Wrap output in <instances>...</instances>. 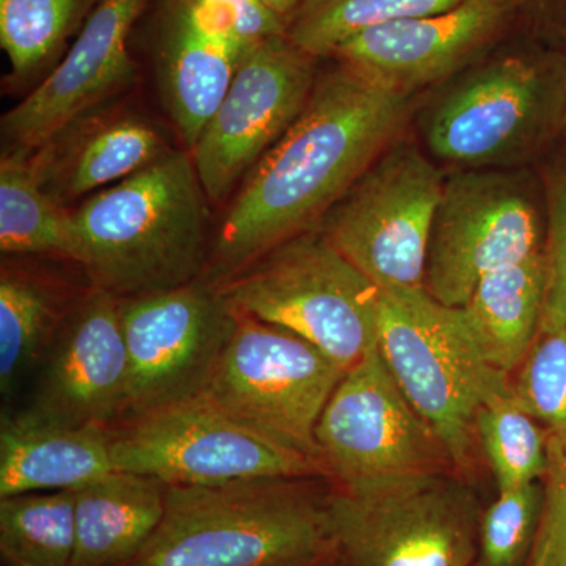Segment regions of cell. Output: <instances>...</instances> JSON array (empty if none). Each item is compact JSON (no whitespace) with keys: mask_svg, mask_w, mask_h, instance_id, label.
Instances as JSON below:
<instances>
[{"mask_svg":"<svg viewBox=\"0 0 566 566\" xmlns=\"http://www.w3.org/2000/svg\"><path fill=\"white\" fill-rule=\"evenodd\" d=\"M542 516L526 566H566V455L549 457Z\"/></svg>","mask_w":566,"mask_h":566,"instance_id":"obj_31","label":"cell"},{"mask_svg":"<svg viewBox=\"0 0 566 566\" xmlns=\"http://www.w3.org/2000/svg\"><path fill=\"white\" fill-rule=\"evenodd\" d=\"M475 566H476V564H475Z\"/></svg>","mask_w":566,"mask_h":566,"instance_id":"obj_37","label":"cell"},{"mask_svg":"<svg viewBox=\"0 0 566 566\" xmlns=\"http://www.w3.org/2000/svg\"><path fill=\"white\" fill-rule=\"evenodd\" d=\"M545 490L538 483L501 491L480 517L476 566H526Z\"/></svg>","mask_w":566,"mask_h":566,"instance_id":"obj_30","label":"cell"},{"mask_svg":"<svg viewBox=\"0 0 566 566\" xmlns=\"http://www.w3.org/2000/svg\"><path fill=\"white\" fill-rule=\"evenodd\" d=\"M31 415L69 427L120 422L128 405V353L120 300L93 290L66 315L50 353Z\"/></svg>","mask_w":566,"mask_h":566,"instance_id":"obj_16","label":"cell"},{"mask_svg":"<svg viewBox=\"0 0 566 566\" xmlns=\"http://www.w3.org/2000/svg\"><path fill=\"white\" fill-rule=\"evenodd\" d=\"M167 485L112 474L74 490L73 566H126L150 542L166 512Z\"/></svg>","mask_w":566,"mask_h":566,"instance_id":"obj_21","label":"cell"},{"mask_svg":"<svg viewBox=\"0 0 566 566\" xmlns=\"http://www.w3.org/2000/svg\"><path fill=\"white\" fill-rule=\"evenodd\" d=\"M464 0H303L286 24V36L312 57H333L357 33L455 9Z\"/></svg>","mask_w":566,"mask_h":566,"instance_id":"obj_26","label":"cell"},{"mask_svg":"<svg viewBox=\"0 0 566 566\" xmlns=\"http://www.w3.org/2000/svg\"><path fill=\"white\" fill-rule=\"evenodd\" d=\"M512 381L516 403L547 433L549 457L566 455V318L539 323Z\"/></svg>","mask_w":566,"mask_h":566,"instance_id":"obj_28","label":"cell"},{"mask_svg":"<svg viewBox=\"0 0 566 566\" xmlns=\"http://www.w3.org/2000/svg\"><path fill=\"white\" fill-rule=\"evenodd\" d=\"M109 430L115 472L148 476L167 486L331 479L319 458L233 419L199 394L122 420Z\"/></svg>","mask_w":566,"mask_h":566,"instance_id":"obj_6","label":"cell"},{"mask_svg":"<svg viewBox=\"0 0 566 566\" xmlns=\"http://www.w3.org/2000/svg\"><path fill=\"white\" fill-rule=\"evenodd\" d=\"M564 81H565V91H566V74H565V80Z\"/></svg>","mask_w":566,"mask_h":566,"instance_id":"obj_35","label":"cell"},{"mask_svg":"<svg viewBox=\"0 0 566 566\" xmlns=\"http://www.w3.org/2000/svg\"><path fill=\"white\" fill-rule=\"evenodd\" d=\"M248 52L192 0H167L158 40L159 87L189 151L221 106Z\"/></svg>","mask_w":566,"mask_h":566,"instance_id":"obj_18","label":"cell"},{"mask_svg":"<svg viewBox=\"0 0 566 566\" xmlns=\"http://www.w3.org/2000/svg\"><path fill=\"white\" fill-rule=\"evenodd\" d=\"M547 281L542 322L566 318V167L549 189V229H547Z\"/></svg>","mask_w":566,"mask_h":566,"instance_id":"obj_32","label":"cell"},{"mask_svg":"<svg viewBox=\"0 0 566 566\" xmlns=\"http://www.w3.org/2000/svg\"><path fill=\"white\" fill-rule=\"evenodd\" d=\"M311 479L167 486L166 512L126 566H323L337 558Z\"/></svg>","mask_w":566,"mask_h":566,"instance_id":"obj_3","label":"cell"},{"mask_svg":"<svg viewBox=\"0 0 566 566\" xmlns=\"http://www.w3.org/2000/svg\"><path fill=\"white\" fill-rule=\"evenodd\" d=\"M233 33L245 50L273 36L285 35L286 24L263 0H192Z\"/></svg>","mask_w":566,"mask_h":566,"instance_id":"obj_33","label":"cell"},{"mask_svg":"<svg viewBox=\"0 0 566 566\" xmlns=\"http://www.w3.org/2000/svg\"><path fill=\"white\" fill-rule=\"evenodd\" d=\"M71 308L39 277L3 266L0 275V387L9 394L50 353Z\"/></svg>","mask_w":566,"mask_h":566,"instance_id":"obj_24","label":"cell"},{"mask_svg":"<svg viewBox=\"0 0 566 566\" xmlns=\"http://www.w3.org/2000/svg\"><path fill=\"white\" fill-rule=\"evenodd\" d=\"M172 151L163 134L137 115L91 112L29 158L41 188L66 207L139 174Z\"/></svg>","mask_w":566,"mask_h":566,"instance_id":"obj_19","label":"cell"},{"mask_svg":"<svg viewBox=\"0 0 566 566\" xmlns=\"http://www.w3.org/2000/svg\"><path fill=\"white\" fill-rule=\"evenodd\" d=\"M557 91L535 63L505 57L469 71L424 115L428 148L465 169H491L528 155L549 133Z\"/></svg>","mask_w":566,"mask_h":566,"instance_id":"obj_13","label":"cell"},{"mask_svg":"<svg viewBox=\"0 0 566 566\" xmlns=\"http://www.w3.org/2000/svg\"><path fill=\"white\" fill-rule=\"evenodd\" d=\"M264 6L268 7L275 17L281 18L285 24H289V21L292 20L294 11L300 9L303 0H263Z\"/></svg>","mask_w":566,"mask_h":566,"instance_id":"obj_34","label":"cell"},{"mask_svg":"<svg viewBox=\"0 0 566 566\" xmlns=\"http://www.w3.org/2000/svg\"><path fill=\"white\" fill-rule=\"evenodd\" d=\"M120 316L128 353L126 420L199 394L238 312L219 286L196 281L120 300Z\"/></svg>","mask_w":566,"mask_h":566,"instance_id":"obj_12","label":"cell"},{"mask_svg":"<svg viewBox=\"0 0 566 566\" xmlns=\"http://www.w3.org/2000/svg\"><path fill=\"white\" fill-rule=\"evenodd\" d=\"M545 251L485 275L460 307L465 329L488 365L510 375L534 345L545 305Z\"/></svg>","mask_w":566,"mask_h":566,"instance_id":"obj_22","label":"cell"},{"mask_svg":"<svg viewBox=\"0 0 566 566\" xmlns=\"http://www.w3.org/2000/svg\"><path fill=\"white\" fill-rule=\"evenodd\" d=\"M208 196L191 151L174 150L73 214L77 264L117 300L169 292L207 270Z\"/></svg>","mask_w":566,"mask_h":566,"instance_id":"obj_2","label":"cell"},{"mask_svg":"<svg viewBox=\"0 0 566 566\" xmlns=\"http://www.w3.org/2000/svg\"><path fill=\"white\" fill-rule=\"evenodd\" d=\"M542 251L534 197L517 175L465 169L444 180L428 245L424 290L463 307L485 275Z\"/></svg>","mask_w":566,"mask_h":566,"instance_id":"obj_11","label":"cell"},{"mask_svg":"<svg viewBox=\"0 0 566 566\" xmlns=\"http://www.w3.org/2000/svg\"><path fill=\"white\" fill-rule=\"evenodd\" d=\"M323 566H327V565H323Z\"/></svg>","mask_w":566,"mask_h":566,"instance_id":"obj_36","label":"cell"},{"mask_svg":"<svg viewBox=\"0 0 566 566\" xmlns=\"http://www.w3.org/2000/svg\"><path fill=\"white\" fill-rule=\"evenodd\" d=\"M315 57L289 36L262 41L244 55L221 106L192 148L210 202H222L245 172L292 128L311 98Z\"/></svg>","mask_w":566,"mask_h":566,"instance_id":"obj_14","label":"cell"},{"mask_svg":"<svg viewBox=\"0 0 566 566\" xmlns=\"http://www.w3.org/2000/svg\"><path fill=\"white\" fill-rule=\"evenodd\" d=\"M315 441L340 490L406 475H458L444 442L398 386L378 346L345 371L316 423Z\"/></svg>","mask_w":566,"mask_h":566,"instance_id":"obj_10","label":"cell"},{"mask_svg":"<svg viewBox=\"0 0 566 566\" xmlns=\"http://www.w3.org/2000/svg\"><path fill=\"white\" fill-rule=\"evenodd\" d=\"M344 375L300 335L238 312L199 395L233 419L322 460L316 423Z\"/></svg>","mask_w":566,"mask_h":566,"instance_id":"obj_9","label":"cell"},{"mask_svg":"<svg viewBox=\"0 0 566 566\" xmlns=\"http://www.w3.org/2000/svg\"><path fill=\"white\" fill-rule=\"evenodd\" d=\"M412 99L342 62L316 77L300 117L253 167L227 210L205 281L222 285L275 245L318 227L398 139Z\"/></svg>","mask_w":566,"mask_h":566,"instance_id":"obj_1","label":"cell"},{"mask_svg":"<svg viewBox=\"0 0 566 566\" xmlns=\"http://www.w3.org/2000/svg\"><path fill=\"white\" fill-rule=\"evenodd\" d=\"M378 348L408 400L442 439L458 475L472 468L480 408L512 392L476 352L460 307L424 289L381 292Z\"/></svg>","mask_w":566,"mask_h":566,"instance_id":"obj_5","label":"cell"},{"mask_svg":"<svg viewBox=\"0 0 566 566\" xmlns=\"http://www.w3.org/2000/svg\"><path fill=\"white\" fill-rule=\"evenodd\" d=\"M475 434L499 493L545 479L549 468V439L545 428L516 403L513 390L480 408Z\"/></svg>","mask_w":566,"mask_h":566,"instance_id":"obj_27","label":"cell"},{"mask_svg":"<svg viewBox=\"0 0 566 566\" xmlns=\"http://www.w3.org/2000/svg\"><path fill=\"white\" fill-rule=\"evenodd\" d=\"M96 0H0V44L18 80L39 71Z\"/></svg>","mask_w":566,"mask_h":566,"instance_id":"obj_29","label":"cell"},{"mask_svg":"<svg viewBox=\"0 0 566 566\" xmlns=\"http://www.w3.org/2000/svg\"><path fill=\"white\" fill-rule=\"evenodd\" d=\"M0 249L74 263L80 256L73 214L41 188L28 153H3L0 161Z\"/></svg>","mask_w":566,"mask_h":566,"instance_id":"obj_23","label":"cell"},{"mask_svg":"<svg viewBox=\"0 0 566 566\" xmlns=\"http://www.w3.org/2000/svg\"><path fill=\"white\" fill-rule=\"evenodd\" d=\"M345 566H475L479 502L455 474L397 476L327 495Z\"/></svg>","mask_w":566,"mask_h":566,"instance_id":"obj_7","label":"cell"},{"mask_svg":"<svg viewBox=\"0 0 566 566\" xmlns=\"http://www.w3.org/2000/svg\"><path fill=\"white\" fill-rule=\"evenodd\" d=\"M219 289L234 311L292 331L345 371L378 346L381 290L318 227L275 245Z\"/></svg>","mask_w":566,"mask_h":566,"instance_id":"obj_4","label":"cell"},{"mask_svg":"<svg viewBox=\"0 0 566 566\" xmlns=\"http://www.w3.org/2000/svg\"><path fill=\"white\" fill-rule=\"evenodd\" d=\"M148 0H96L65 57L2 117L13 151L32 153L71 123L132 87L128 39Z\"/></svg>","mask_w":566,"mask_h":566,"instance_id":"obj_15","label":"cell"},{"mask_svg":"<svg viewBox=\"0 0 566 566\" xmlns=\"http://www.w3.org/2000/svg\"><path fill=\"white\" fill-rule=\"evenodd\" d=\"M112 472L109 428L52 423L29 411L2 419L0 499L77 490Z\"/></svg>","mask_w":566,"mask_h":566,"instance_id":"obj_20","label":"cell"},{"mask_svg":"<svg viewBox=\"0 0 566 566\" xmlns=\"http://www.w3.org/2000/svg\"><path fill=\"white\" fill-rule=\"evenodd\" d=\"M509 0H464L455 9L376 25L333 57L387 91L415 96L464 69L509 17Z\"/></svg>","mask_w":566,"mask_h":566,"instance_id":"obj_17","label":"cell"},{"mask_svg":"<svg viewBox=\"0 0 566 566\" xmlns=\"http://www.w3.org/2000/svg\"><path fill=\"white\" fill-rule=\"evenodd\" d=\"M74 490L0 499V557L6 566H73Z\"/></svg>","mask_w":566,"mask_h":566,"instance_id":"obj_25","label":"cell"},{"mask_svg":"<svg viewBox=\"0 0 566 566\" xmlns=\"http://www.w3.org/2000/svg\"><path fill=\"white\" fill-rule=\"evenodd\" d=\"M444 180L419 145L398 137L324 214L318 229L381 292L424 289Z\"/></svg>","mask_w":566,"mask_h":566,"instance_id":"obj_8","label":"cell"}]
</instances>
